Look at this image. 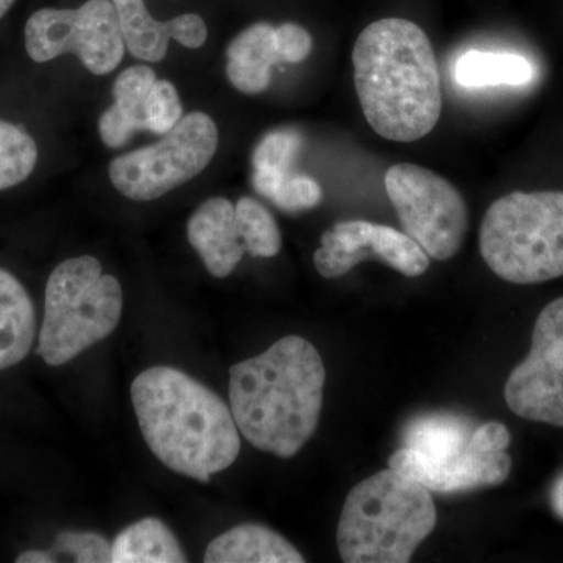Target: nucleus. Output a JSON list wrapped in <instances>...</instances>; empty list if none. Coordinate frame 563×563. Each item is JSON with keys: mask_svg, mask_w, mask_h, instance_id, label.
I'll return each instance as SVG.
<instances>
[{"mask_svg": "<svg viewBox=\"0 0 563 563\" xmlns=\"http://www.w3.org/2000/svg\"><path fill=\"white\" fill-rule=\"evenodd\" d=\"M352 65L363 117L377 135L413 143L439 124V63L420 25L401 18L366 25L355 41Z\"/></svg>", "mask_w": 563, "mask_h": 563, "instance_id": "1", "label": "nucleus"}, {"mask_svg": "<svg viewBox=\"0 0 563 563\" xmlns=\"http://www.w3.org/2000/svg\"><path fill=\"white\" fill-rule=\"evenodd\" d=\"M324 383L320 352L298 335L236 363L229 401L240 433L263 453L292 457L317 431Z\"/></svg>", "mask_w": 563, "mask_h": 563, "instance_id": "2", "label": "nucleus"}, {"mask_svg": "<svg viewBox=\"0 0 563 563\" xmlns=\"http://www.w3.org/2000/svg\"><path fill=\"white\" fill-rule=\"evenodd\" d=\"M131 393L147 446L172 472L206 484L239 457L231 407L187 373L154 366L136 376Z\"/></svg>", "mask_w": 563, "mask_h": 563, "instance_id": "3", "label": "nucleus"}, {"mask_svg": "<svg viewBox=\"0 0 563 563\" xmlns=\"http://www.w3.org/2000/svg\"><path fill=\"white\" fill-rule=\"evenodd\" d=\"M435 525L431 490L390 466L352 488L336 544L346 563H407Z\"/></svg>", "mask_w": 563, "mask_h": 563, "instance_id": "4", "label": "nucleus"}, {"mask_svg": "<svg viewBox=\"0 0 563 563\" xmlns=\"http://www.w3.org/2000/svg\"><path fill=\"white\" fill-rule=\"evenodd\" d=\"M484 262L499 279L542 284L563 276V191H514L481 224Z\"/></svg>", "mask_w": 563, "mask_h": 563, "instance_id": "5", "label": "nucleus"}, {"mask_svg": "<svg viewBox=\"0 0 563 563\" xmlns=\"http://www.w3.org/2000/svg\"><path fill=\"white\" fill-rule=\"evenodd\" d=\"M122 302L120 282L102 274L98 258L81 255L60 263L47 280L36 354L51 366L73 361L114 332Z\"/></svg>", "mask_w": 563, "mask_h": 563, "instance_id": "6", "label": "nucleus"}, {"mask_svg": "<svg viewBox=\"0 0 563 563\" xmlns=\"http://www.w3.org/2000/svg\"><path fill=\"white\" fill-rule=\"evenodd\" d=\"M218 129L209 114L195 111L158 143L121 155L110 163V180L132 201H154L195 179L218 150Z\"/></svg>", "mask_w": 563, "mask_h": 563, "instance_id": "7", "label": "nucleus"}, {"mask_svg": "<svg viewBox=\"0 0 563 563\" xmlns=\"http://www.w3.org/2000/svg\"><path fill=\"white\" fill-rule=\"evenodd\" d=\"M384 180L404 232L435 261L455 257L470 225L468 207L461 191L444 177L413 163L393 165Z\"/></svg>", "mask_w": 563, "mask_h": 563, "instance_id": "8", "label": "nucleus"}, {"mask_svg": "<svg viewBox=\"0 0 563 563\" xmlns=\"http://www.w3.org/2000/svg\"><path fill=\"white\" fill-rule=\"evenodd\" d=\"M25 49L33 62L76 54L85 68L103 76L124 58L125 41L111 0H88L80 9L36 11L25 24Z\"/></svg>", "mask_w": 563, "mask_h": 563, "instance_id": "9", "label": "nucleus"}, {"mask_svg": "<svg viewBox=\"0 0 563 563\" xmlns=\"http://www.w3.org/2000/svg\"><path fill=\"white\" fill-rule=\"evenodd\" d=\"M504 398L518 417L563 428V296L537 318L531 351L510 373Z\"/></svg>", "mask_w": 563, "mask_h": 563, "instance_id": "10", "label": "nucleus"}, {"mask_svg": "<svg viewBox=\"0 0 563 563\" xmlns=\"http://www.w3.org/2000/svg\"><path fill=\"white\" fill-rule=\"evenodd\" d=\"M366 261L383 262L406 277L421 276L431 265L429 255L406 232L363 220L333 225L322 233L313 254L314 268L325 279L342 277Z\"/></svg>", "mask_w": 563, "mask_h": 563, "instance_id": "11", "label": "nucleus"}, {"mask_svg": "<svg viewBox=\"0 0 563 563\" xmlns=\"http://www.w3.org/2000/svg\"><path fill=\"white\" fill-rule=\"evenodd\" d=\"M388 466L413 477L428 490L459 493L503 484L512 470V459L506 451L481 453L472 443L462 454L448 459L426 457L402 446L391 455Z\"/></svg>", "mask_w": 563, "mask_h": 563, "instance_id": "12", "label": "nucleus"}, {"mask_svg": "<svg viewBox=\"0 0 563 563\" xmlns=\"http://www.w3.org/2000/svg\"><path fill=\"white\" fill-rule=\"evenodd\" d=\"M120 18L125 47L143 62L157 63L166 57L169 40L188 49L206 44V22L199 14L188 13L166 22L154 20L144 0H111Z\"/></svg>", "mask_w": 563, "mask_h": 563, "instance_id": "13", "label": "nucleus"}, {"mask_svg": "<svg viewBox=\"0 0 563 563\" xmlns=\"http://www.w3.org/2000/svg\"><path fill=\"white\" fill-rule=\"evenodd\" d=\"M187 236L207 272L218 279L228 277L246 254L236 225L235 206L229 199L211 198L203 202L188 221Z\"/></svg>", "mask_w": 563, "mask_h": 563, "instance_id": "14", "label": "nucleus"}, {"mask_svg": "<svg viewBox=\"0 0 563 563\" xmlns=\"http://www.w3.org/2000/svg\"><path fill=\"white\" fill-rule=\"evenodd\" d=\"M157 77L150 66L128 68L114 81V106L99 120V133L109 147H121L133 133L150 131L147 125V98Z\"/></svg>", "mask_w": 563, "mask_h": 563, "instance_id": "15", "label": "nucleus"}, {"mask_svg": "<svg viewBox=\"0 0 563 563\" xmlns=\"http://www.w3.org/2000/svg\"><path fill=\"white\" fill-rule=\"evenodd\" d=\"M276 27L258 22L240 33L228 47L229 80L244 95H261L272 84L273 66L279 65Z\"/></svg>", "mask_w": 563, "mask_h": 563, "instance_id": "16", "label": "nucleus"}, {"mask_svg": "<svg viewBox=\"0 0 563 563\" xmlns=\"http://www.w3.org/2000/svg\"><path fill=\"white\" fill-rule=\"evenodd\" d=\"M207 563H303L306 559L280 533L262 525H242L207 547Z\"/></svg>", "mask_w": 563, "mask_h": 563, "instance_id": "17", "label": "nucleus"}, {"mask_svg": "<svg viewBox=\"0 0 563 563\" xmlns=\"http://www.w3.org/2000/svg\"><path fill=\"white\" fill-rule=\"evenodd\" d=\"M36 335L35 309L20 280L0 268V369L24 361Z\"/></svg>", "mask_w": 563, "mask_h": 563, "instance_id": "18", "label": "nucleus"}, {"mask_svg": "<svg viewBox=\"0 0 563 563\" xmlns=\"http://www.w3.org/2000/svg\"><path fill=\"white\" fill-rule=\"evenodd\" d=\"M474 431V422L462 415L428 413L406 426L402 442L426 457L448 459L468 450Z\"/></svg>", "mask_w": 563, "mask_h": 563, "instance_id": "19", "label": "nucleus"}, {"mask_svg": "<svg viewBox=\"0 0 563 563\" xmlns=\"http://www.w3.org/2000/svg\"><path fill=\"white\" fill-rule=\"evenodd\" d=\"M187 554L172 529L157 518H144L118 533L111 563H185Z\"/></svg>", "mask_w": 563, "mask_h": 563, "instance_id": "20", "label": "nucleus"}, {"mask_svg": "<svg viewBox=\"0 0 563 563\" xmlns=\"http://www.w3.org/2000/svg\"><path fill=\"white\" fill-rule=\"evenodd\" d=\"M533 66L523 55L510 52L470 51L455 63L454 77L463 88L509 85L521 87L533 79Z\"/></svg>", "mask_w": 563, "mask_h": 563, "instance_id": "21", "label": "nucleus"}, {"mask_svg": "<svg viewBox=\"0 0 563 563\" xmlns=\"http://www.w3.org/2000/svg\"><path fill=\"white\" fill-rule=\"evenodd\" d=\"M252 187L284 211H301L317 207L322 199L320 184L301 174L254 169Z\"/></svg>", "mask_w": 563, "mask_h": 563, "instance_id": "22", "label": "nucleus"}, {"mask_svg": "<svg viewBox=\"0 0 563 563\" xmlns=\"http://www.w3.org/2000/svg\"><path fill=\"white\" fill-rule=\"evenodd\" d=\"M236 225L252 257L272 258L279 254L282 235L279 225L261 202L242 198L235 206Z\"/></svg>", "mask_w": 563, "mask_h": 563, "instance_id": "23", "label": "nucleus"}, {"mask_svg": "<svg viewBox=\"0 0 563 563\" xmlns=\"http://www.w3.org/2000/svg\"><path fill=\"white\" fill-rule=\"evenodd\" d=\"M38 161L35 140L24 129L0 120V190L27 179Z\"/></svg>", "mask_w": 563, "mask_h": 563, "instance_id": "24", "label": "nucleus"}, {"mask_svg": "<svg viewBox=\"0 0 563 563\" xmlns=\"http://www.w3.org/2000/svg\"><path fill=\"white\" fill-rule=\"evenodd\" d=\"M301 146L302 136L296 131L280 129L266 133L252 152V166L266 172L290 173Z\"/></svg>", "mask_w": 563, "mask_h": 563, "instance_id": "25", "label": "nucleus"}, {"mask_svg": "<svg viewBox=\"0 0 563 563\" xmlns=\"http://www.w3.org/2000/svg\"><path fill=\"white\" fill-rule=\"evenodd\" d=\"M147 125L150 131L165 135L181 120V102L176 87L168 80H157L147 98Z\"/></svg>", "mask_w": 563, "mask_h": 563, "instance_id": "26", "label": "nucleus"}, {"mask_svg": "<svg viewBox=\"0 0 563 563\" xmlns=\"http://www.w3.org/2000/svg\"><path fill=\"white\" fill-rule=\"evenodd\" d=\"M55 548L73 554L79 563H111V543L101 533L62 532L55 539Z\"/></svg>", "mask_w": 563, "mask_h": 563, "instance_id": "27", "label": "nucleus"}, {"mask_svg": "<svg viewBox=\"0 0 563 563\" xmlns=\"http://www.w3.org/2000/svg\"><path fill=\"white\" fill-rule=\"evenodd\" d=\"M276 47L280 63H301L312 54L313 40L301 25L287 22L276 27Z\"/></svg>", "mask_w": 563, "mask_h": 563, "instance_id": "28", "label": "nucleus"}, {"mask_svg": "<svg viewBox=\"0 0 563 563\" xmlns=\"http://www.w3.org/2000/svg\"><path fill=\"white\" fill-rule=\"evenodd\" d=\"M472 446L481 453H499L510 444V432L501 422H485L476 428L472 437Z\"/></svg>", "mask_w": 563, "mask_h": 563, "instance_id": "29", "label": "nucleus"}, {"mask_svg": "<svg viewBox=\"0 0 563 563\" xmlns=\"http://www.w3.org/2000/svg\"><path fill=\"white\" fill-rule=\"evenodd\" d=\"M551 506L554 514L563 520V473L555 479L553 488H551Z\"/></svg>", "mask_w": 563, "mask_h": 563, "instance_id": "30", "label": "nucleus"}, {"mask_svg": "<svg viewBox=\"0 0 563 563\" xmlns=\"http://www.w3.org/2000/svg\"><path fill=\"white\" fill-rule=\"evenodd\" d=\"M18 563H52L55 562V559H52L49 553H44V551H25V553L20 554V558L16 559Z\"/></svg>", "mask_w": 563, "mask_h": 563, "instance_id": "31", "label": "nucleus"}, {"mask_svg": "<svg viewBox=\"0 0 563 563\" xmlns=\"http://www.w3.org/2000/svg\"><path fill=\"white\" fill-rule=\"evenodd\" d=\"M14 0H0V18L5 16L7 11L11 9Z\"/></svg>", "mask_w": 563, "mask_h": 563, "instance_id": "32", "label": "nucleus"}]
</instances>
